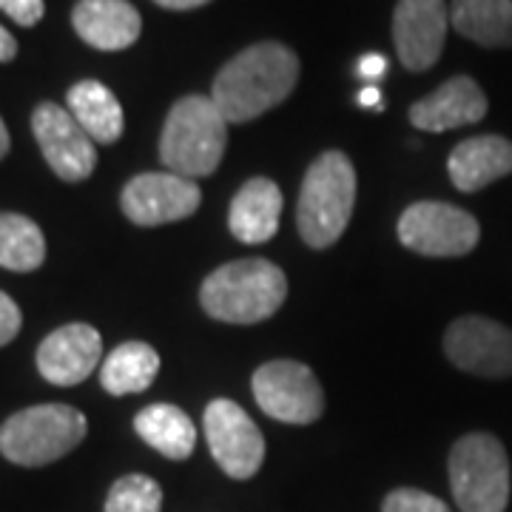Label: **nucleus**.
Here are the masks:
<instances>
[{"label":"nucleus","mask_w":512,"mask_h":512,"mask_svg":"<svg viewBox=\"0 0 512 512\" xmlns=\"http://www.w3.org/2000/svg\"><path fill=\"white\" fill-rule=\"evenodd\" d=\"M404 248L421 256H467L481 239L478 220L450 202H416L399 217Z\"/></svg>","instance_id":"nucleus-7"},{"label":"nucleus","mask_w":512,"mask_h":512,"mask_svg":"<svg viewBox=\"0 0 512 512\" xmlns=\"http://www.w3.org/2000/svg\"><path fill=\"white\" fill-rule=\"evenodd\" d=\"M163 510V490L154 478L123 476L111 484L106 498V512H160Z\"/></svg>","instance_id":"nucleus-24"},{"label":"nucleus","mask_w":512,"mask_h":512,"mask_svg":"<svg viewBox=\"0 0 512 512\" xmlns=\"http://www.w3.org/2000/svg\"><path fill=\"white\" fill-rule=\"evenodd\" d=\"M46 259V239L23 214H0V268L29 274L37 271Z\"/></svg>","instance_id":"nucleus-23"},{"label":"nucleus","mask_w":512,"mask_h":512,"mask_svg":"<svg viewBox=\"0 0 512 512\" xmlns=\"http://www.w3.org/2000/svg\"><path fill=\"white\" fill-rule=\"evenodd\" d=\"M359 106H370V109H382V97L376 86H367L359 92Z\"/></svg>","instance_id":"nucleus-31"},{"label":"nucleus","mask_w":512,"mask_h":512,"mask_svg":"<svg viewBox=\"0 0 512 512\" xmlns=\"http://www.w3.org/2000/svg\"><path fill=\"white\" fill-rule=\"evenodd\" d=\"M157 6H163V9H174V12H185V9H200L205 3H211V0H154Z\"/></svg>","instance_id":"nucleus-30"},{"label":"nucleus","mask_w":512,"mask_h":512,"mask_svg":"<svg viewBox=\"0 0 512 512\" xmlns=\"http://www.w3.org/2000/svg\"><path fill=\"white\" fill-rule=\"evenodd\" d=\"M254 399L271 419L311 424L325 413V393L313 370L302 362L276 359L254 373Z\"/></svg>","instance_id":"nucleus-8"},{"label":"nucleus","mask_w":512,"mask_h":512,"mask_svg":"<svg viewBox=\"0 0 512 512\" xmlns=\"http://www.w3.org/2000/svg\"><path fill=\"white\" fill-rule=\"evenodd\" d=\"M228 143V120L211 97L191 94L177 100L160 137V157L171 174L197 180L214 174Z\"/></svg>","instance_id":"nucleus-3"},{"label":"nucleus","mask_w":512,"mask_h":512,"mask_svg":"<svg viewBox=\"0 0 512 512\" xmlns=\"http://www.w3.org/2000/svg\"><path fill=\"white\" fill-rule=\"evenodd\" d=\"M18 55V40L9 35L3 26H0V63H9V60H15Z\"/></svg>","instance_id":"nucleus-29"},{"label":"nucleus","mask_w":512,"mask_h":512,"mask_svg":"<svg viewBox=\"0 0 512 512\" xmlns=\"http://www.w3.org/2000/svg\"><path fill=\"white\" fill-rule=\"evenodd\" d=\"M382 512H453L441 498L424 493V490H413V487H402L384 498Z\"/></svg>","instance_id":"nucleus-25"},{"label":"nucleus","mask_w":512,"mask_h":512,"mask_svg":"<svg viewBox=\"0 0 512 512\" xmlns=\"http://www.w3.org/2000/svg\"><path fill=\"white\" fill-rule=\"evenodd\" d=\"M89 421L69 404H37L0 427V453L20 467H43L72 453L86 439Z\"/></svg>","instance_id":"nucleus-5"},{"label":"nucleus","mask_w":512,"mask_h":512,"mask_svg":"<svg viewBox=\"0 0 512 512\" xmlns=\"http://www.w3.org/2000/svg\"><path fill=\"white\" fill-rule=\"evenodd\" d=\"M200 200L202 191L194 180L171 171H146L128 180L120 205L134 225L157 228L191 217L200 208Z\"/></svg>","instance_id":"nucleus-11"},{"label":"nucleus","mask_w":512,"mask_h":512,"mask_svg":"<svg viewBox=\"0 0 512 512\" xmlns=\"http://www.w3.org/2000/svg\"><path fill=\"white\" fill-rule=\"evenodd\" d=\"M299 83V57L288 46L265 40L222 66L211 100L228 123H248L288 100Z\"/></svg>","instance_id":"nucleus-1"},{"label":"nucleus","mask_w":512,"mask_h":512,"mask_svg":"<svg viewBox=\"0 0 512 512\" xmlns=\"http://www.w3.org/2000/svg\"><path fill=\"white\" fill-rule=\"evenodd\" d=\"M282 191L268 177H254L242 185L228 208V228L245 245L268 242L279 231Z\"/></svg>","instance_id":"nucleus-18"},{"label":"nucleus","mask_w":512,"mask_h":512,"mask_svg":"<svg viewBox=\"0 0 512 512\" xmlns=\"http://www.w3.org/2000/svg\"><path fill=\"white\" fill-rule=\"evenodd\" d=\"M103 359V336L83 322L63 325L37 348V370L46 382L72 387L86 382Z\"/></svg>","instance_id":"nucleus-14"},{"label":"nucleus","mask_w":512,"mask_h":512,"mask_svg":"<svg viewBox=\"0 0 512 512\" xmlns=\"http://www.w3.org/2000/svg\"><path fill=\"white\" fill-rule=\"evenodd\" d=\"M487 94L481 92L473 77L458 74L441 83L433 94L413 103L410 109V123L421 131H450V128L473 126L487 117Z\"/></svg>","instance_id":"nucleus-15"},{"label":"nucleus","mask_w":512,"mask_h":512,"mask_svg":"<svg viewBox=\"0 0 512 512\" xmlns=\"http://www.w3.org/2000/svg\"><path fill=\"white\" fill-rule=\"evenodd\" d=\"M0 12L20 23V26H35L43 18L46 6L43 0H0Z\"/></svg>","instance_id":"nucleus-26"},{"label":"nucleus","mask_w":512,"mask_h":512,"mask_svg":"<svg viewBox=\"0 0 512 512\" xmlns=\"http://www.w3.org/2000/svg\"><path fill=\"white\" fill-rule=\"evenodd\" d=\"M74 32L100 52H123L143 32V18L128 0H77Z\"/></svg>","instance_id":"nucleus-16"},{"label":"nucleus","mask_w":512,"mask_h":512,"mask_svg":"<svg viewBox=\"0 0 512 512\" xmlns=\"http://www.w3.org/2000/svg\"><path fill=\"white\" fill-rule=\"evenodd\" d=\"M387 72V60L382 55H365L359 60V74L367 77V80H376Z\"/></svg>","instance_id":"nucleus-28"},{"label":"nucleus","mask_w":512,"mask_h":512,"mask_svg":"<svg viewBox=\"0 0 512 512\" xmlns=\"http://www.w3.org/2000/svg\"><path fill=\"white\" fill-rule=\"evenodd\" d=\"M205 439L222 473L245 481L259 473L265 461V439L254 419L231 399H214L205 407Z\"/></svg>","instance_id":"nucleus-9"},{"label":"nucleus","mask_w":512,"mask_h":512,"mask_svg":"<svg viewBox=\"0 0 512 512\" xmlns=\"http://www.w3.org/2000/svg\"><path fill=\"white\" fill-rule=\"evenodd\" d=\"M137 436L171 461H183L197 447V427L174 404H148L134 416Z\"/></svg>","instance_id":"nucleus-21"},{"label":"nucleus","mask_w":512,"mask_h":512,"mask_svg":"<svg viewBox=\"0 0 512 512\" xmlns=\"http://www.w3.org/2000/svg\"><path fill=\"white\" fill-rule=\"evenodd\" d=\"M32 131L46 163L52 165L60 180L83 183L97 168V148L72 111L57 103H40L32 111Z\"/></svg>","instance_id":"nucleus-12"},{"label":"nucleus","mask_w":512,"mask_h":512,"mask_svg":"<svg viewBox=\"0 0 512 512\" xmlns=\"http://www.w3.org/2000/svg\"><path fill=\"white\" fill-rule=\"evenodd\" d=\"M447 359L473 376H512V328L487 316H461L444 333Z\"/></svg>","instance_id":"nucleus-10"},{"label":"nucleus","mask_w":512,"mask_h":512,"mask_svg":"<svg viewBox=\"0 0 512 512\" xmlns=\"http://www.w3.org/2000/svg\"><path fill=\"white\" fill-rule=\"evenodd\" d=\"M9 154V131H6V123H3V117H0V160Z\"/></svg>","instance_id":"nucleus-32"},{"label":"nucleus","mask_w":512,"mask_h":512,"mask_svg":"<svg viewBox=\"0 0 512 512\" xmlns=\"http://www.w3.org/2000/svg\"><path fill=\"white\" fill-rule=\"evenodd\" d=\"M450 490L461 512H504L510 504V458L490 433H470L450 450Z\"/></svg>","instance_id":"nucleus-6"},{"label":"nucleus","mask_w":512,"mask_h":512,"mask_svg":"<svg viewBox=\"0 0 512 512\" xmlns=\"http://www.w3.org/2000/svg\"><path fill=\"white\" fill-rule=\"evenodd\" d=\"M20 325H23V316H20V308L15 305V299L9 293L0 291V348L9 345L18 336Z\"/></svg>","instance_id":"nucleus-27"},{"label":"nucleus","mask_w":512,"mask_h":512,"mask_svg":"<svg viewBox=\"0 0 512 512\" xmlns=\"http://www.w3.org/2000/svg\"><path fill=\"white\" fill-rule=\"evenodd\" d=\"M69 111L94 143L111 146L123 137V106L100 80H80L69 89Z\"/></svg>","instance_id":"nucleus-19"},{"label":"nucleus","mask_w":512,"mask_h":512,"mask_svg":"<svg viewBox=\"0 0 512 512\" xmlns=\"http://www.w3.org/2000/svg\"><path fill=\"white\" fill-rule=\"evenodd\" d=\"M288 296V279L268 259H237L205 276L200 302L208 316L231 325L271 319Z\"/></svg>","instance_id":"nucleus-2"},{"label":"nucleus","mask_w":512,"mask_h":512,"mask_svg":"<svg viewBox=\"0 0 512 512\" xmlns=\"http://www.w3.org/2000/svg\"><path fill=\"white\" fill-rule=\"evenodd\" d=\"M450 26L444 0H399L393 15V40L404 69L427 72L439 63Z\"/></svg>","instance_id":"nucleus-13"},{"label":"nucleus","mask_w":512,"mask_h":512,"mask_svg":"<svg viewBox=\"0 0 512 512\" xmlns=\"http://www.w3.org/2000/svg\"><path fill=\"white\" fill-rule=\"evenodd\" d=\"M450 26L484 49H510L512 0H453Z\"/></svg>","instance_id":"nucleus-20"},{"label":"nucleus","mask_w":512,"mask_h":512,"mask_svg":"<svg viewBox=\"0 0 512 512\" xmlns=\"http://www.w3.org/2000/svg\"><path fill=\"white\" fill-rule=\"evenodd\" d=\"M450 180L458 191L476 194L512 174V143L498 134H481L458 143L447 160Z\"/></svg>","instance_id":"nucleus-17"},{"label":"nucleus","mask_w":512,"mask_h":512,"mask_svg":"<svg viewBox=\"0 0 512 512\" xmlns=\"http://www.w3.org/2000/svg\"><path fill=\"white\" fill-rule=\"evenodd\" d=\"M160 373V356L146 342L117 345L100 365V384L111 396L143 393Z\"/></svg>","instance_id":"nucleus-22"},{"label":"nucleus","mask_w":512,"mask_h":512,"mask_svg":"<svg viewBox=\"0 0 512 512\" xmlns=\"http://www.w3.org/2000/svg\"><path fill=\"white\" fill-rule=\"evenodd\" d=\"M356 205V171L342 151H325L305 174L296 202V225L308 248H330L345 234Z\"/></svg>","instance_id":"nucleus-4"}]
</instances>
